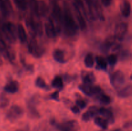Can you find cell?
<instances>
[{
  "label": "cell",
  "mask_w": 132,
  "mask_h": 131,
  "mask_svg": "<svg viewBox=\"0 0 132 131\" xmlns=\"http://www.w3.org/2000/svg\"><path fill=\"white\" fill-rule=\"evenodd\" d=\"M28 4L30 5L31 10L32 13L36 16L39 17L38 14V1L37 0H28Z\"/></svg>",
  "instance_id": "obj_26"
},
{
  "label": "cell",
  "mask_w": 132,
  "mask_h": 131,
  "mask_svg": "<svg viewBox=\"0 0 132 131\" xmlns=\"http://www.w3.org/2000/svg\"><path fill=\"white\" fill-rule=\"evenodd\" d=\"M61 24H63L64 31L67 35L72 37L77 34L78 32V25L68 7L64 8Z\"/></svg>",
  "instance_id": "obj_1"
},
{
  "label": "cell",
  "mask_w": 132,
  "mask_h": 131,
  "mask_svg": "<svg viewBox=\"0 0 132 131\" xmlns=\"http://www.w3.org/2000/svg\"><path fill=\"white\" fill-rule=\"evenodd\" d=\"M121 12L125 17L127 18L131 14V5L128 1H124L121 6Z\"/></svg>",
  "instance_id": "obj_21"
},
{
  "label": "cell",
  "mask_w": 132,
  "mask_h": 131,
  "mask_svg": "<svg viewBox=\"0 0 132 131\" xmlns=\"http://www.w3.org/2000/svg\"><path fill=\"white\" fill-rule=\"evenodd\" d=\"M125 80L124 73L121 71L117 70L113 72L110 77V83L116 89L121 87Z\"/></svg>",
  "instance_id": "obj_8"
},
{
  "label": "cell",
  "mask_w": 132,
  "mask_h": 131,
  "mask_svg": "<svg viewBox=\"0 0 132 131\" xmlns=\"http://www.w3.org/2000/svg\"><path fill=\"white\" fill-rule=\"evenodd\" d=\"M1 32L10 43H15L18 36V28L12 22L8 21L3 23L1 26Z\"/></svg>",
  "instance_id": "obj_2"
},
{
  "label": "cell",
  "mask_w": 132,
  "mask_h": 131,
  "mask_svg": "<svg viewBox=\"0 0 132 131\" xmlns=\"http://www.w3.org/2000/svg\"><path fill=\"white\" fill-rule=\"evenodd\" d=\"M92 118H93L92 115L90 114V113L88 110L84 113L82 115V120L84 121H88L90 120Z\"/></svg>",
  "instance_id": "obj_37"
},
{
  "label": "cell",
  "mask_w": 132,
  "mask_h": 131,
  "mask_svg": "<svg viewBox=\"0 0 132 131\" xmlns=\"http://www.w3.org/2000/svg\"><path fill=\"white\" fill-rule=\"evenodd\" d=\"M82 78L85 84L92 85L95 80L94 73L90 72H83L82 73Z\"/></svg>",
  "instance_id": "obj_19"
},
{
  "label": "cell",
  "mask_w": 132,
  "mask_h": 131,
  "mask_svg": "<svg viewBox=\"0 0 132 131\" xmlns=\"http://www.w3.org/2000/svg\"><path fill=\"white\" fill-rule=\"evenodd\" d=\"M94 123L99 126V127L103 130H106L108 128V121L106 119L104 118H101V117H95L94 119Z\"/></svg>",
  "instance_id": "obj_23"
},
{
  "label": "cell",
  "mask_w": 132,
  "mask_h": 131,
  "mask_svg": "<svg viewBox=\"0 0 132 131\" xmlns=\"http://www.w3.org/2000/svg\"><path fill=\"white\" fill-rule=\"evenodd\" d=\"M35 84H36V86H37V87H39V88L47 90L49 89L48 86L46 84L43 78H41V77H39L36 78V82H35Z\"/></svg>",
  "instance_id": "obj_29"
},
{
  "label": "cell",
  "mask_w": 132,
  "mask_h": 131,
  "mask_svg": "<svg viewBox=\"0 0 132 131\" xmlns=\"http://www.w3.org/2000/svg\"><path fill=\"white\" fill-rule=\"evenodd\" d=\"M52 19L54 22L59 24V23H62V19H63V12H62L60 6L58 5L57 3L55 1L52 2ZM61 25V24H60Z\"/></svg>",
  "instance_id": "obj_9"
},
{
  "label": "cell",
  "mask_w": 132,
  "mask_h": 131,
  "mask_svg": "<svg viewBox=\"0 0 132 131\" xmlns=\"http://www.w3.org/2000/svg\"><path fill=\"white\" fill-rule=\"evenodd\" d=\"M0 12L5 17H9L12 12V6L10 0H0Z\"/></svg>",
  "instance_id": "obj_11"
},
{
  "label": "cell",
  "mask_w": 132,
  "mask_h": 131,
  "mask_svg": "<svg viewBox=\"0 0 132 131\" xmlns=\"http://www.w3.org/2000/svg\"><path fill=\"white\" fill-rule=\"evenodd\" d=\"M77 127V122L72 120L64 122L57 125V128L61 131H76Z\"/></svg>",
  "instance_id": "obj_12"
},
{
  "label": "cell",
  "mask_w": 132,
  "mask_h": 131,
  "mask_svg": "<svg viewBox=\"0 0 132 131\" xmlns=\"http://www.w3.org/2000/svg\"><path fill=\"white\" fill-rule=\"evenodd\" d=\"M9 99L4 95L1 94L0 95V109H3V108L6 107L9 105Z\"/></svg>",
  "instance_id": "obj_32"
},
{
  "label": "cell",
  "mask_w": 132,
  "mask_h": 131,
  "mask_svg": "<svg viewBox=\"0 0 132 131\" xmlns=\"http://www.w3.org/2000/svg\"><path fill=\"white\" fill-rule=\"evenodd\" d=\"M26 25L27 28L29 30L32 37L36 35H41L43 34V28L41 23L37 21L32 17L27 18L26 19Z\"/></svg>",
  "instance_id": "obj_4"
},
{
  "label": "cell",
  "mask_w": 132,
  "mask_h": 131,
  "mask_svg": "<svg viewBox=\"0 0 132 131\" xmlns=\"http://www.w3.org/2000/svg\"><path fill=\"white\" fill-rule=\"evenodd\" d=\"M19 88V84L16 80H12L9 82L4 87V90L9 93L14 94L18 91Z\"/></svg>",
  "instance_id": "obj_14"
},
{
  "label": "cell",
  "mask_w": 132,
  "mask_h": 131,
  "mask_svg": "<svg viewBox=\"0 0 132 131\" xmlns=\"http://www.w3.org/2000/svg\"><path fill=\"white\" fill-rule=\"evenodd\" d=\"M52 86L55 88L61 89L63 87V81L61 77L60 76H56L52 82Z\"/></svg>",
  "instance_id": "obj_25"
},
{
  "label": "cell",
  "mask_w": 132,
  "mask_h": 131,
  "mask_svg": "<svg viewBox=\"0 0 132 131\" xmlns=\"http://www.w3.org/2000/svg\"><path fill=\"white\" fill-rule=\"evenodd\" d=\"M119 97L128 98L132 96V84H129L121 89L117 93Z\"/></svg>",
  "instance_id": "obj_18"
},
{
  "label": "cell",
  "mask_w": 132,
  "mask_h": 131,
  "mask_svg": "<svg viewBox=\"0 0 132 131\" xmlns=\"http://www.w3.org/2000/svg\"><path fill=\"white\" fill-rule=\"evenodd\" d=\"M113 131H122V130H121V129H116V130H113Z\"/></svg>",
  "instance_id": "obj_42"
},
{
  "label": "cell",
  "mask_w": 132,
  "mask_h": 131,
  "mask_svg": "<svg viewBox=\"0 0 132 131\" xmlns=\"http://www.w3.org/2000/svg\"><path fill=\"white\" fill-rule=\"evenodd\" d=\"M94 58L93 57V55L92 53H88L86 55L84 60L85 66L88 68H92L94 66Z\"/></svg>",
  "instance_id": "obj_27"
},
{
  "label": "cell",
  "mask_w": 132,
  "mask_h": 131,
  "mask_svg": "<svg viewBox=\"0 0 132 131\" xmlns=\"http://www.w3.org/2000/svg\"><path fill=\"white\" fill-rule=\"evenodd\" d=\"M99 114H101L104 117L105 119L108 120V121L110 123H114V116L113 113L109 109L105 107H101L99 109Z\"/></svg>",
  "instance_id": "obj_16"
},
{
  "label": "cell",
  "mask_w": 132,
  "mask_h": 131,
  "mask_svg": "<svg viewBox=\"0 0 132 131\" xmlns=\"http://www.w3.org/2000/svg\"><path fill=\"white\" fill-rule=\"evenodd\" d=\"M99 101H100L101 104H103V105H108V104L111 103L112 99H111V98L108 95L103 94L100 96V98H99Z\"/></svg>",
  "instance_id": "obj_31"
},
{
  "label": "cell",
  "mask_w": 132,
  "mask_h": 131,
  "mask_svg": "<svg viewBox=\"0 0 132 131\" xmlns=\"http://www.w3.org/2000/svg\"><path fill=\"white\" fill-rule=\"evenodd\" d=\"M71 110H72L73 113H75V114H77V113H79L80 108L77 105H73V107H71Z\"/></svg>",
  "instance_id": "obj_40"
},
{
  "label": "cell",
  "mask_w": 132,
  "mask_h": 131,
  "mask_svg": "<svg viewBox=\"0 0 132 131\" xmlns=\"http://www.w3.org/2000/svg\"><path fill=\"white\" fill-rule=\"evenodd\" d=\"M0 30H1V26H0ZM0 35H1V31H0Z\"/></svg>",
  "instance_id": "obj_43"
},
{
  "label": "cell",
  "mask_w": 132,
  "mask_h": 131,
  "mask_svg": "<svg viewBox=\"0 0 132 131\" xmlns=\"http://www.w3.org/2000/svg\"><path fill=\"white\" fill-rule=\"evenodd\" d=\"M107 62L110 66L116 65L117 62V57L114 54H111L107 57Z\"/></svg>",
  "instance_id": "obj_33"
},
{
  "label": "cell",
  "mask_w": 132,
  "mask_h": 131,
  "mask_svg": "<svg viewBox=\"0 0 132 131\" xmlns=\"http://www.w3.org/2000/svg\"><path fill=\"white\" fill-rule=\"evenodd\" d=\"M116 40L117 39H116L115 36H110V37H108L101 46V50L104 53H106L109 51L110 49L112 48V46L115 44Z\"/></svg>",
  "instance_id": "obj_13"
},
{
  "label": "cell",
  "mask_w": 132,
  "mask_h": 131,
  "mask_svg": "<svg viewBox=\"0 0 132 131\" xmlns=\"http://www.w3.org/2000/svg\"><path fill=\"white\" fill-rule=\"evenodd\" d=\"M88 110L90 112L93 117L96 116L98 113H99V109L97 106H90Z\"/></svg>",
  "instance_id": "obj_36"
},
{
  "label": "cell",
  "mask_w": 132,
  "mask_h": 131,
  "mask_svg": "<svg viewBox=\"0 0 132 131\" xmlns=\"http://www.w3.org/2000/svg\"><path fill=\"white\" fill-rule=\"evenodd\" d=\"M86 4L88 7L89 14L93 20L99 19L104 20L103 10L97 0H86Z\"/></svg>",
  "instance_id": "obj_3"
},
{
  "label": "cell",
  "mask_w": 132,
  "mask_h": 131,
  "mask_svg": "<svg viewBox=\"0 0 132 131\" xmlns=\"http://www.w3.org/2000/svg\"><path fill=\"white\" fill-rule=\"evenodd\" d=\"M17 7L21 10H25L28 7V2L27 0H14Z\"/></svg>",
  "instance_id": "obj_28"
},
{
  "label": "cell",
  "mask_w": 132,
  "mask_h": 131,
  "mask_svg": "<svg viewBox=\"0 0 132 131\" xmlns=\"http://www.w3.org/2000/svg\"><path fill=\"white\" fill-rule=\"evenodd\" d=\"M17 28H18V39L21 43H24V42H27L28 37H27V32H26L24 26L21 24H19Z\"/></svg>",
  "instance_id": "obj_17"
},
{
  "label": "cell",
  "mask_w": 132,
  "mask_h": 131,
  "mask_svg": "<svg viewBox=\"0 0 132 131\" xmlns=\"http://www.w3.org/2000/svg\"><path fill=\"white\" fill-rule=\"evenodd\" d=\"M53 57L55 61L58 62L59 63H64L66 62L65 59H64V54L62 50H56L53 53Z\"/></svg>",
  "instance_id": "obj_24"
},
{
  "label": "cell",
  "mask_w": 132,
  "mask_h": 131,
  "mask_svg": "<svg viewBox=\"0 0 132 131\" xmlns=\"http://www.w3.org/2000/svg\"><path fill=\"white\" fill-rule=\"evenodd\" d=\"M95 60L97 63L96 69L99 70H106L108 62L104 58L102 57H96Z\"/></svg>",
  "instance_id": "obj_22"
},
{
  "label": "cell",
  "mask_w": 132,
  "mask_h": 131,
  "mask_svg": "<svg viewBox=\"0 0 132 131\" xmlns=\"http://www.w3.org/2000/svg\"><path fill=\"white\" fill-rule=\"evenodd\" d=\"M28 49L30 53L36 58L41 57L45 53V48L39 44L34 37H32L30 41Z\"/></svg>",
  "instance_id": "obj_5"
},
{
  "label": "cell",
  "mask_w": 132,
  "mask_h": 131,
  "mask_svg": "<svg viewBox=\"0 0 132 131\" xmlns=\"http://www.w3.org/2000/svg\"><path fill=\"white\" fill-rule=\"evenodd\" d=\"M49 8L43 1H38V14L39 17L45 16L48 12Z\"/></svg>",
  "instance_id": "obj_20"
},
{
  "label": "cell",
  "mask_w": 132,
  "mask_h": 131,
  "mask_svg": "<svg viewBox=\"0 0 132 131\" xmlns=\"http://www.w3.org/2000/svg\"><path fill=\"white\" fill-rule=\"evenodd\" d=\"M130 79L132 80V74H131V76H130Z\"/></svg>",
  "instance_id": "obj_44"
},
{
  "label": "cell",
  "mask_w": 132,
  "mask_h": 131,
  "mask_svg": "<svg viewBox=\"0 0 132 131\" xmlns=\"http://www.w3.org/2000/svg\"><path fill=\"white\" fill-rule=\"evenodd\" d=\"M76 105L81 109H85L86 107V103L82 100H76Z\"/></svg>",
  "instance_id": "obj_39"
},
{
  "label": "cell",
  "mask_w": 132,
  "mask_h": 131,
  "mask_svg": "<svg viewBox=\"0 0 132 131\" xmlns=\"http://www.w3.org/2000/svg\"><path fill=\"white\" fill-rule=\"evenodd\" d=\"M130 56H131V54H130V51H128V50H124L121 52V55H120V59L121 60H125L128 59Z\"/></svg>",
  "instance_id": "obj_35"
},
{
  "label": "cell",
  "mask_w": 132,
  "mask_h": 131,
  "mask_svg": "<svg viewBox=\"0 0 132 131\" xmlns=\"http://www.w3.org/2000/svg\"><path fill=\"white\" fill-rule=\"evenodd\" d=\"M90 90H91L92 96L95 95H99V94H100L102 92L101 88L97 86H92L91 85Z\"/></svg>",
  "instance_id": "obj_34"
},
{
  "label": "cell",
  "mask_w": 132,
  "mask_h": 131,
  "mask_svg": "<svg viewBox=\"0 0 132 131\" xmlns=\"http://www.w3.org/2000/svg\"><path fill=\"white\" fill-rule=\"evenodd\" d=\"M76 12V17H77V21H78L79 26L81 30H85L86 28V22L84 18V15L81 10L78 8L76 6H74Z\"/></svg>",
  "instance_id": "obj_15"
},
{
  "label": "cell",
  "mask_w": 132,
  "mask_h": 131,
  "mask_svg": "<svg viewBox=\"0 0 132 131\" xmlns=\"http://www.w3.org/2000/svg\"><path fill=\"white\" fill-rule=\"evenodd\" d=\"M128 29V25L125 22H122L117 24L115 30V37L118 41H122L126 35Z\"/></svg>",
  "instance_id": "obj_10"
},
{
  "label": "cell",
  "mask_w": 132,
  "mask_h": 131,
  "mask_svg": "<svg viewBox=\"0 0 132 131\" xmlns=\"http://www.w3.org/2000/svg\"><path fill=\"white\" fill-rule=\"evenodd\" d=\"M50 99L52 100H55V101H59V92L58 90H56L55 91H54V92L50 95Z\"/></svg>",
  "instance_id": "obj_38"
},
{
  "label": "cell",
  "mask_w": 132,
  "mask_h": 131,
  "mask_svg": "<svg viewBox=\"0 0 132 131\" xmlns=\"http://www.w3.org/2000/svg\"><path fill=\"white\" fill-rule=\"evenodd\" d=\"M45 28L46 35L49 38H54L56 37L61 30L60 25L54 22L52 18H50L48 22L45 24Z\"/></svg>",
  "instance_id": "obj_6"
},
{
  "label": "cell",
  "mask_w": 132,
  "mask_h": 131,
  "mask_svg": "<svg viewBox=\"0 0 132 131\" xmlns=\"http://www.w3.org/2000/svg\"><path fill=\"white\" fill-rule=\"evenodd\" d=\"M90 87H91V85H87V84H81L79 86V89L85 94L87 96H92L91 94V90H90Z\"/></svg>",
  "instance_id": "obj_30"
},
{
  "label": "cell",
  "mask_w": 132,
  "mask_h": 131,
  "mask_svg": "<svg viewBox=\"0 0 132 131\" xmlns=\"http://www.w3.org/2000/svg\"><path fill=\"white\" fill-rule=\"evenodd\" d=\"M113 0H101V2L104 6H109Z\"/></svg>",
  "instance_id": "obj_41"
},
{
  "label": "cell",
  "mask_w": 132,
  "mask_h": 131,
  "mask_svg": "<svg viewBox=\"0 0 132 131\" xmlns=\"http://www.w3.org/2000/svg\"><path fill=\"white\" fill-rule=\"evenodd\" d=\"M24 110L20 106L14 105L10 107L9 110L6 113V117L10 121H14L23 116Z\"/></svg>",
  "instance_id": "obj_7"
}]
</instances>
